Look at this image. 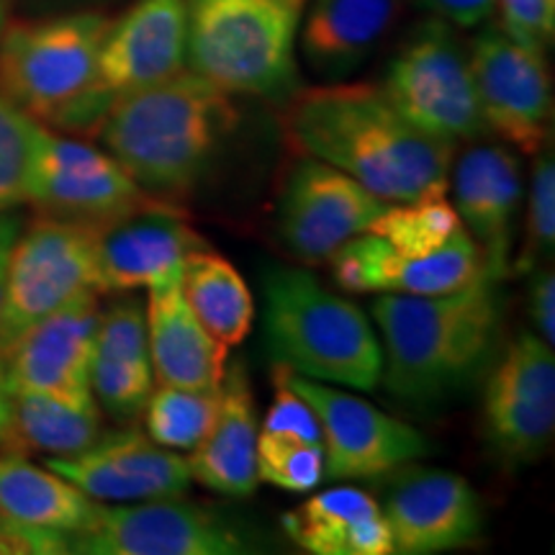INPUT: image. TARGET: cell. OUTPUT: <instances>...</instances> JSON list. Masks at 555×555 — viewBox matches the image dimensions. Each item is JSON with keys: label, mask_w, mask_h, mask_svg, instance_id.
I'll use <instances>...</instances> for the list:
<instances>
[{"label": "cell", "mask_w": 555, "mask_h": 555, "mask_svg": "<svg viewBox=\"0 0 555 555\" xmlns=\"http://www.w3.org/2000/svg\"><path fill=\"white\" fill-rule=\"evenodd\" d=\"M281 124L296 152L343 170L386 204L448 191L455 144L416 129L380 88L350 82L291 93Z\"/></svg>", "instance_id": "6da1fadb"}, {"label": "cell", "mask_w": 555, "mask_h": 555, "mask_svg": "<svg viewBox=\"0 0 555 555\" xmlns=\"http://www.w3.org/2000/svg\"><path fill=\"white\" fill-rule=\"evenodd\" d=\"M494 278L437 296L380 294L371 314L380 330V384L409 406L453 399L496 356L504 301Z\"/></svg>", "instance_id": "7a4b0ae2"}, {"label": "cell", "mask_w": 555, "mask_h": 555, "mask_svg": "<svg viewBox=\"0 0 555 555\" xmlns=\"http://www.w3.org/2000/svg\"><path fill=\"white\" fill-rule=\"evenodd\" d=\"M234 127L237 108L229 93L183 69L116 99L99 124V134L139 189L176 201L201 183Z\"/></svg>", "instance_id": "3957f363"}, {"label": "cell", "mask_w": 555, "mask_h": 555, "mask_svg": "<svg viewBox=\"0 0 555 555\" xmlns=\"http://www.w3.org/2000/svg\"><path fill=\"white\" fill-rule=\"evenodd\" d=\"M111 18L101 13L11 24L0 34V93L39 124L99 129V57Z\"/></svg>", "instance_id": "277c9868"}, {"label": "cell", "mask_w": 555, "mask_h": 555, "mask_svg": "<svg viewBox=\"0 0 555 555\" xmlns=\"http://www.w3.org/2000/svg\"><path fill=\"white\" fill-rule=\"evenodd\" d=\"M266 337L278 363L301 376L356 391L380 386L384 350L371 319L304 270L266 278Z\"/></svg>", "instance_id": "5b68a950"}, {"label": "cell", "mask_w": 555, "mask_h": 555, "mask_svg": "<svg viewBox=\"0 0 555 555\" xmlns=\"http://www.w3.org/2000/svg\"><path fill=\"white\" fill-rule=\"evenodd\" d=\"M191 73L234 95L288 99L307 0H185Z\"/></svg>", "instance_id": "8992f818"}, {"label": "cell", "mask_w": 555, "mask_h": 555, "mask_svg": "<svg viewBox=\"0 0 555 555\" xmlns=\"http://www.w3.org/2000/svg\"><path fill=\"white\" fill-rule=\"evenodd\" d=\"M95 291L93 229L50 217L21 229L0 301V358L34 324Z\"/></svg>", "instance_id": "52a82bcc"}, {"label": "cell", "mask_w": 555, "mask_h": 555, "mask_svg": "<svg viewBox=\"0 0 555 555\" xmlns=\"http://www.w3.org/2000/svg\"><path fill=\"white\" fill-rule=\"evenodd\" d=\"M380 90L406 121L446 142L486 129L470 62L446 21H427L414 31Z\"/></svg>", "instance_id": "ba28073f"}, {"label": "cell", "mask_w": 555, "mask_h": 555, "mask_svg": "<svg viewBox=\"0 0 555 555\" xmlns=\"http://www.w3.org/2000/svg\"><path fill=\"white\" fill-rule=\"evenodd\" d=\"M275 371L309 401L322 425L324 478L330 481H371L384 478L404 463L433 453V446L420 429L397 416L380 412L371 401L337 391L322 380L307 378L278 363Z\"/></svg>", "instance_id": "9c48e42d"}, {"label": "cell", "mask_w": 555, "mask_h": 555, "mask_svg": "<svg viewBox=\"0 0 555 555\" xmlns=\"http://www.w3.org/2000/svg\"><path fill=\"white\" fill-rule=\"evenodd\" d=\"M82 555H234L247 553L232 522L176 499L99 504L90 522L69 538Z\"/></svg>", "instance_id": "30bf717a"}, {"label": "cell", "mask_w": 555, "mask_h": 555, "mask_svg": "<svg viewBox=\"0 0 555 555\" xmlns=\"http://www.w3.org/2000/svg\"><path fill=\"white\" fill-rule=\"evenodd\" d=\"M555 429V356L543 337L522 332L491 367L483 391V433L506 463L538 461Z\"/></svg>", "instance_id": "8fae6325"}, {"label": "cell", "mask_w": 555, "mask_h": 555, "mask_svg": "<svg viewBox=\"0 0 555 555\" xmlns=\"http://www.w3.org/2000/svg\"><path fill=\"white\" fill-rule=\"evenodd\" d=\"M206 247L176 201L152 196L134 211L93 229L95 291L127 294L183 278L191 253Z\"/></svg>", "instance_id": "7c38bea8"}, {"label": "cell", "mask_w": 555, "mask_h": 555, "mask_svg": "<svg viewBox=\"0 0 555 555\" xmlns=\"http://www.w3.org/2000/svg\"><path fill=\"white\" fill-rule=\"evenodd\" d=\"M150 198L108 152L44 129L29 198L41 217L95 229Z\"/></svg>", "instance_id": "4fadbf2b"}, {"label": "cell", "mask_w": 555, "mask_h": 555, "mask_svg": "<svg viewBox=\"0 0 555 555\" xmlns=\"http://www.w3.org/2000/svg\"><path fill=\"white\" fill-rule=\"evenodd\" d=\"M468 62L486 127L519 152L538 155L553 114L543 52L519 44L504 29H486L474 39Z\"/></svg>", "instance_id": "5bb4252c"}, {"label": "cell", "mask_w": 555, "mask_h": 555, "mask_svg": "<svg viewBox=\"0 0 555 555\" xmlns=\"http://www.w3.org/2000/svg\"><path fill=\"white\" fill-rule=\"evenodd\" d=\"M388 204L343 170L304 157L288 172L278 206L281 240L307 266L327 262L345 242L367 232Z\"/></svg>", "instance_id": "9a60e30c"}, {"label": "cell", "mask_w": 555, "mask_h": 555, "mask_svg": "<svg viewBox=\"0 0 555 555\" xmlns=\"http://www.w3.org/2000/svg\"><path fill=\"white\" fill-rule=\"evenodd\" d=\"M393 553L433 555L463 547L481 535V499L453 470L404 463L388 474L384 504Z\"/></svg>", "instance_id": "2e32d148"}, {"label": "cell", "mask_w": 555, "mask_h": 555, "mask_svg": "<svg viewBox=\"0 0 555 555\" xmlns=\"http://www.w3.org/2000/svg\"><path fill=\"white\" fill-rule=\"evenodd\" d=\"M47 466L99 504L180 499L193 481L185 457L152 442L139 429L101 433L80 453L47 457Z\"/></svg>", "instance_id": "e0dca14e"}, {"label": "cell", "mask_w": 555, "mask_h": 555, "mask_svg": "<svg viewBox=\"0 0 555 555\" xmlns=\"http://www.w3.org/2000/svg\"><path fill=\"white\" fill-rule=\"evenodd\" d=\"M330 262L337 286L350 294L437 296L489 275L481 249L466 229L427 255H406L378 234L363 232L345 242Z\"/></svg>", "instance_id": "ac0fdd59"}, {"label": "cell", "mask_w": 555, "mask_h": 555, "mask_svg": "<svg viewBox=\"0 0 555 555\" xmlns=\"http://www.w3.org/2000/svg\"><path fill=\"white\" fill-rule=\"evenodd\" d=\"M189 3L137 0L119 21H111L99 57L95 90L106 111L121 95L157 86L185 69Z\"/></svg>", "instance_id": "d6986e66"}, {"label": "cell", "mask_w": 555, "mask_h": 555, "mask_svg": "<svg viewBox=\"0 0 555 555\" xmlns=\"http://www.w3.org/2000/svg\"><path fill=\"white\" fill-rule=\"evenodd\" d=\"M99 294H86L44 322L34 324L3 358L9 393L34 391L88 401L95 330H99Z\"/></svg>", "instance_id": "ffe728a7"}, {"label": "cell", "mask_w": 555, "mask_h": 555, "mask_svg": "<svg viewBox=\"0 0 555 555\" xmlns=\"http://www.w3.org/2000/svg\"><path fill=\"white\" fill-rule=\"evenodd\" d=\"M453 206L463 229L481 249L486 273L502 281L512 260V234L522 206L519 159L506 147H474L457 159Z\"/></svg>", "instance_id": "44dd1931"}, {"label": "cell", "mask_w": 555, "mask_h": 555, "mask_svg": "<svg viewBox=\"0 0 555 555\" xmlns=\"http://www.w3.org/2000/svg\"><path fill=\"white\" fill-rule=\"evenodd\" d=\"M258 416L245 363L224 371L219 412L204 442L191 450V476L224 496H249L258 489Z\"/></svg>", "instance_id": "7402d4cb"}, {"label": "cell", "mask_w": 555, "mask_h": 555, "mask_svg": "<svg viewBox=\"0 0 555 555\" xmlns=\"http://www.w3.org/2000/svg\"><path fill=\"white\" fill-rule=\"evenodd\" d=\"M147 347L163 386L219 388L229 352L214 343L183 296V278L147 288Z\"/></svg>", "instance_id": "603a6c76"}, {"label": "cell", "mask_w": 555, "mask_h": 555, "mask_svg": "<svg viewBox=\"0 0 555 555\" xmlns=\"http://www.w3.org/2000/svg\"><path fill=\"white\" fill-rule=\"evenodd\" d=\"M90 388L103 412L121 422L134 420L147 404L155 373L150 363L147 319L137 301H119L101 311Z\"/></svg>", "instance_id": "cb8c5ba5"}, {"label": "cell", "mask_w": 555, "mask_h": 555, "mask_svg": "<svg viewBox=\"0 0 555 555\" xmlns=\"http://www.w3.org/2000/svg\"><path fill=\"white\" fill-rule=\"evenodd\" d=\"M283 527L314 555H391L393 540L380 504L356 486L319 491L307 504L288 512Z\"/></svg>", "instance_id": "d4e9b609"}, {"label": "cell", "mask_w": 555, "mask_h": 555, "mask_svg": "<svg viewBox=\"0 0 555 555\" xmlns=\"http://www.w3.org/2000/svg\"><path fill=\"white\" fill-rule=\"evenodd\" d=\"M401 0H317L301 29L304 57L327 78L350 75L391 31Z\"/></svg>", "instance_id": "484cf974"}, {"label": "cell", "mask_w": 555, "mask_h": 555, "mask_svg": "<svg viewBox=\"0 0 555 555\" xmlns=\"http://www.w3.org/2000/svg\"><path fill=\"white\" fill-rule=\"evenodd\" d=\"M95 506L99 502L50 466H37L16 450H0V517L9 522L69 540L93 519Z\"/></svg>", "instance_id": "4316f807"}, {"label": "cell", "mask_w": 555, "mask_h": 555, "mask_svg": "<svg viewBox=\"0 0 555 555\" xmlns=\"http://www.w3.org/2000/svg\"><path fill=\"white\" fill-rule=\"evenodd\" d=\"M101 406L95 399L78 401L54 393H11L9 422L0 446L16 453L73 455L99 440L103 433Z\"/></svg>", "instance_id": "83f0119b"}, {"label": "cell", "mask_w": 555, "mask_h": 555, "mask_svg": "<svg viewBox=\"0 0 555 555\" xmlns=\"http://www.w3.org/2000/svg\"><path fill=\"white\" fill-rule=\"evenodd\" d=\"M183 296L221 350L245 343L255 324V301L232 262L206 247L191 253L183 268Z\"/></svg>", "instance_id": "f1b7e54d"}, {"label": "cell", "mask_w": 555, "mask_h": 555, "mask_svg": "<svg viewBox=\"0 0 555 555\" xmlns=\"http://www.w3.org/2000/svg\"><path fill=\"white\" fill-rule=\"evenodd\" d=\"M219 388H152L144 404V433L168 450H196L211 429L219 412Z\"/></svg>", "instance_id": "f546056e"}, {"label": "cell", "mask_w": 555, "mask_h": 555, "mask_svg": "<svg viewBox=\"0 0 555 555\" xmlns=\"http://www.w3.org/2000/svg\"><path fill=\"white\" fill-rule=\"evenodd\" d=\"M461 229L463 221L446 198V191H433L397 206L388 204L367 232L378 234L406 255H427L446 247Z\"/></svg>", "instance_id": "4dcf8cb0"}, {"label": "cell", "mask_w": 555, "mask_h": 555, "mask_svg": "<svg viewBox=\"0 0 555 555\" xmlns=\"http://www.w3.org/2000/svg\"><path fill=\"white\" fill-rule=\"evenodd\" d=\"M44 129L0 93V211L29 204Z\"/></svg>", "instance_id": "1f68e13d"}, {"label": "cell", "mask_w": 555, "mask_h": 555, "mask_svg": "<svg viewBox=\"0 0 555 555\" xmlns=\"http://www.w3.org/2000/svg\"><path fill=\"white\" fill-rule=\"evenodd\" d=\"M258 478L291 494L317 489L324 478V446L260 433Z\"/></svg>", "instance_id": "d6a6232c"}, {"label": "cell", "mask_w": 555, "mask_h": 555, "mask_svg": "<svg viewBox=\"0 0 555 555\" xmlns=\"http://www.w3.org/2000/svg\"><path fill=\"white\" fill-rule=\"evenodd\" d=\"M555 245V163L553 152H538L527 206V249L517 268L530 270L540 258H551Z\"/></svg>", "instance_id": "836d02e7"}, {"label": "cell", "mask_w": 555, "mask_h": 555, "mask_svg": "<svg viewBox=\"0 0 555 555\" xmlns=\"http://www.w3.org/2000/svg\"><path fill=\"white\" fill-rule=\"evenodd\" d=\"M275 397L270 404L266 420H262V435L291 437V440L311 442V446H322V425L309 401L291 388L278 371H273Z\"/></svg>", "instance_id": "e575fe53"}, {"label": "cell", "mask_w": 555, "mask_h": 555, "mask_svg": "<svg viewBox=\"0 0 555 555\" xmlns=\"http://www.w3.org/2000/svg\"><path fill=\"white\" fill-rule=\"evenodd\" d=\"M502 29L519 44L543 52L553 41L555 0H496Z\"/></svg>", "instance_id": "d590c367"}, {"label": "cell", "mask_w": 555, "mask_h": 555, "mask_svg": "<svg viewBox=\"0 0 555 555\" xmlns=\"http://www.w3.org/2000/svg\"><path fill=\"white\" fill-rule=\"evenodd\" d=\"M69 553V540L57 532L31 530L0 517V555H60Z\"/></svg>", "instance_id": "8d00e7d4"}, {"label": "cell", "mask_w": 555, "mask_h": 555, "mask_svg": "<svg viewBox=\"0 0 555 555\" xmlns=\"http://www.w3.org/2000/svg\"><path fill=\"white\" fill-rule=\"evenodd\" d=\"M530 317L535 322L538 337L555 345V275L553 270H538L530 286Z\"/></svg>", "instance_id": "74e56055"}, {"label": "cell", "mask_w": 555, "mask_h": 555, "mask_svg": "<svg viewBox=\"0 0 555 555\" xmlns=\"http://www.w3.org/2000/svg\"><path fill=\"white\" fill-rule=\"evenodd\" d=\"M425 5L442 21L468 29V26H478L491 18L496 0H425Z\"/></svg>", "instance_id": "f35d334b"}, {"label": "cell", "mask_w": 555, "mask_h": 555, "mask_svg": "<svg viewBox=\"0 0 555 555\" xmlns=\"http://www.w3.org/2000/svg\"><path fill=\"white\" fill-rule=\"evenodd\" d=\"M21 229H24V219L16 211H0V301H3L5 291V278H9V266L13 245H16Z\"/></svg>", "instance_id": "ab89813d"}, {"label": "cell", "mask_w": 555, "mask_h": 555, "mask_svg": "<svg viewBox=\"0 0 555 555\" xmlns=\"http://www.w3.org/2000/svg\"><path fill=\"white\" fill-rule=\"evenodd\" d=\"M9 404H11V393H9V386H5L3 360H0V440H3L5 422H9Z\"/></svg>", "instance_id": "60d3db41"}, {"label": "cell", "mask_w": 555, "mask_h": 555, "mask_svg": "<svg viewBox=\"0 0 555 555\" xmlns=\"http://www.w3.org/2000/svg\"><path fill=\"white\" fill-rule=\"evenodd\" d=\"M3 29H5V5L3 0H0V34H3Z\"/></svg>", "instance_id": "b9f144b4"}]
</instances>
